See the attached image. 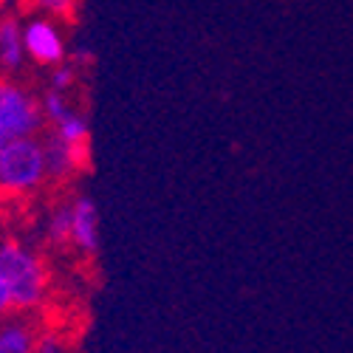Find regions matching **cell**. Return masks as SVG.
<instances>
[{
	"label": "cell",
	"mask_w": 353,
	"mask_h": 353,
	"mask_svg": "<svg viewBox=\"0 0 353 353\" xmlns=\"http://www.w3.org/2000/svg\"><path fill=\"white\" fill-rule=\"evenodd\" d=\"M0 274H3L14 311H37L48 297V269L43 257L23 241H0Z\"/></svg>",
	"instance_id": "cell-1"
},
{
	"label": "cell",
	"mask_w": 353,
	"mask_h": 353,
	"mask_svg": "<svg viewBox=\"0 0 353 353\" xmlns=\"http://www.w3.org/2000/svg\"><path fill=\"white\" fill-rule=\"evenodd\" d=\"M46 184H48V167L40 136H26L0 147V192L32 195Z\"/></svg>",
	"instance_id": "cell-2"
},
{
	"label": "cell",
	"mask_w": 353,
	"mask_h": 353,
	"mask_svg": "<svg viewBox=\"0 0 353 353\" xmlns=\"http://www.w3.org/2000/svg\"><path fill=\"white\" fill-rule=\"evenodd\" d=\"M46 130L40 97L14 77H0V147Z\"/></svg>",
	"instance_id": "cell-3"
},
{
	"label": "cell",
	"mask_w": 353,
	"mask_h": 353,
	"mask_svg": "<svg viewBox=\"0 0 353 353\" xmlns=\"http://www.w3.org/2000/svg\"><path fill=\"white\" fill-rule=\"evenodd\" d=\"M23 46L28 60L43 68L60 65L68 57V43L60 23L43 14H32L28 20H23Z\"/></svg>",
	"instance_id": "cell-4"
},
{
	"label": "cell",
	"mask_w": 353,
	"mask_h": 353,
	"mask_svg": "<svg viewBox=\"0 0 353 353\" xmlns=\"http://www.w3.org/2000/svg\"><path fill=\"white\" fill-rule=\"evenodd\" d=\"M71 203V243L79 254L94 257L102 246V226H99V207L91 195H77Z\"/></svg>",
	"instance_id": "cell-5"
},
{
	"label": "cell",
	"mask_w": 353,
	"mask_h": 353,
	"mask_svg": "<svg viewBox=\"0 0 353 353\" xmlns=\"http://www.w3.org/2000/svg\"><path fill=\"white\" fill-rule=\"evenodd\" d=\"M43 147H46V167H48V181H71L74 175L85 172L91 167V156L79 153L74 147L63 144L51 133H40Z\"/></svg>",
	"instance_id": "cell-6"
},
{
	"label": "cell",
	"mask_w": 353,
	"mask_h": 353,
	"mask_svg": "<svg viewBox=\"0 0 353 353\" xmlns=\"http://www.w3.org/2000/svg\"><path fill=\"white\" fill-rule=\"evenodd\" d=\"M26 46H23V20L6 14L0 17V71L14 77L26 65Z\"/></svg>",
	"instance_id": "cell-7"
},
{
	"label": "cell",
	"mask_w": 353,
	"mask_h": 353,
	"mask_svg": "<svg viewBox=\"0 0 353 353\" xmlns=\"http://www.w3.org/2000/svg\"><path fill=\"white\" fill-rule=\"evenodd\" d=\"M46 128L54 139H60L63 144L74 147V150L91 156V125H88V116L79 108L71 105L63 116H57V119L48 122Z\"/></svg>",
	"instance_id": "cell-8"
},
{
	"label": "cell",
	"mask_w": 353,
	"mask_h": 353,
	"mask_svg": "<svg viewBox=\"0 0 353 353\" xmlns=\"http://www.w3.org/2000/svg\"><path fill=\"white\" fill-rule=\"evenodd\" d=\"M37 334L26 319H0V353H34Z\"/></svg>",
	"instance_id": "cell-9"
},
{
	"label": "cell",
	"mask_w": 353,
	"mask_h": 353,
	"mask_svg": "<svg viewBox=\"0 0 353 353\" xmlns=\"http://www.w3.org/2000/svg\"><path fill=\"white\" fill-rule=\"evenodd\" d=\"M46 238L54 246H68L71 243V203H57V207L48 212L46 221Z\"/></svg>",
	"instance_id": "cell-10"
},
{
	"label": "cell",
	"mask_w": 353,
	"mask_h": 353,
	"mask_svg": "<svg viewBox=\"0 0 353 353\" xmlns=\"http://www.w3.org/2000/svg\"><path fill=\"white\" fill-rule=\"evenodd\" d=\"M28 9L51 20H68L77 12V0H28Z\"/></svg>",
	"instance_id": "cell-11"
},
{
	"label": "cell",
	"mask_w": 353,
	"mask_h": 353,
	"mask_svg": "<svg viewBox=\"0 0 353 353\" xmlns=\"http://www.w3.org/2000/svg\"><path fill=\"white\" fill-rule=\"evenodd\" d=\"M74 85H77V65H71V63H60V65H54V68H51V79H48V88H51V91L68 94V91H74Z\"/></svg>",
	"instance_id": "cell-12"
},
{
	"label": "cell",
	"mask_w": 353,
	"mask_h": 353,
	"mask_svg": "<svg viewBox=\"0 0 353 353\" xmlns=\"http://www.w3.org/2000/svg\"><path fill=\"white\" fill-rule=\"evenodd\" d=\"M34 353H68V347L57 334H43L34 342Z\"/></svg>",
	"instance_id": "cell-13"
},
{
	"label": "cell",
	"mask_w": 353,
	"mask_h": 353,
	"mask_svg": "<svg viewBox=\"0 0 353 353\" xmlns=\"http://www.w3.org/2000/svg\"><path fill=\"white\" fill-rule=\"evenodd\" d=\"M14 311V303H12V291L3 280V274H0V319H6L9 314Z\"/></svg>",
	"instance_id": "cell-14"
}]
</instances>
